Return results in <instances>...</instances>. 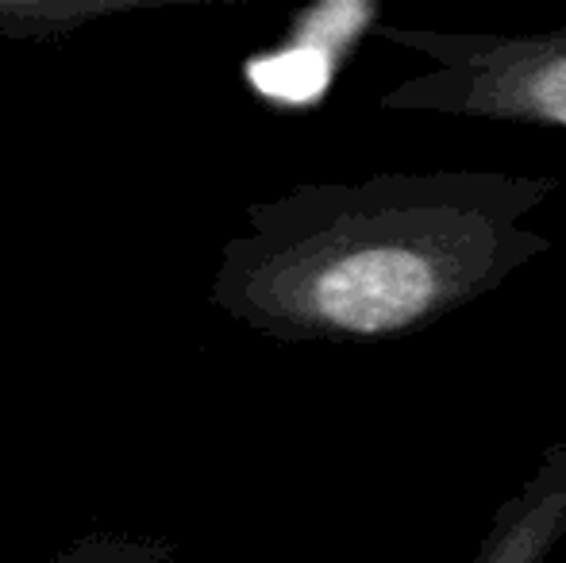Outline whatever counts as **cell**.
I'll use <instances>...</instances> for the list:
<instances>
[{"mask_svg": "<svg viewBox=\"0 0 566 563\" xmlns=\"http://www.w3.org/2000/svg\"><path fill=\"white\" fill-rule=\"evenodd\" d=\"M374 35L428 59V70L381 93L386 113L566 132V28L448 31L381 23Z\"/></svg>", "mask_w": 566, "mask_h": 563, "instance_id": "2", "label": "cell"}, {"mask_svg": "<svg viewBox=\"0 0 566 563\" xmlns=\"http://www.w3.org/2000/svg\"><path fill=\"white\" fill-rule=\"evenodd\" d=\"M566 533V436L544 451L539 467L497 505L482 549L470 563H544Z\"/></svg>", "mask_w": 566, "mask_h": 563, "instance_id": "3", "label": "cell"}, {"mask_svg": "<svg viewBox=\"0 0 566 563\" xmlns=\"http://www.w3.org/2000/svg\"><path fill=\"white\" fill-rule=\"evenodd\" d=\"M235 0H0L4 39H66L113 15L158 12V8H212Z\"/></svg>", "mask_w": 566, "mask_h": 563, "instance_id": "4", "label": "cell"}, {"mask_svg": "<svg viewBox=\"0 0 566 563\" xmlns=\"http://www.w3.org/2000/svg\"><path fill=\"white\" fill-rule=\"evenodd\" d=\"M552 174L381 170L247 205L212 305L282 344H386L462 313L552 251Z\"/></svg>", "mask_w": 566, "mask_h": 563, "instance_id": "1", "label": "cell"}, {"mask_svg": "<svg viewBox=\"0 0 566 563\" xmlns=\"http://www.w3.org/2000/svg\"><path fill=\"white\" fill-rule=\"evenodd\" d=\"M54 563H174V552L155 541H132V536L93 533L82 536Z\"/></svg>", "mask_w": 566, "mask_h": 563, "instance_id": "5", "label": "cell"}]
</instances>
